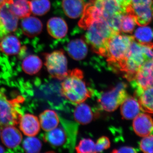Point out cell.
<instances>
[{
  "mask_svg": "<svg viewBox=\"0 0 153 153\" xmlns=\"http://www.w3.org/2000/svg\"><path fill=\"white\" fill-rule=\"evenodd\" d=\"M63 80L60 93L72 104L77 105L84 102L92 95V90L86 85L83 72L80 69L75 68L68 71Z\"/></svg>",
  "mask_w": 153,
  "mask_h": 153,
  "instance_id": "6da1fadb",
  "label": "cell"
},
{
  "mask_svg": "<svg viewBox=\"0 0 153 153\" xmlns=\"http://www.w3.org/2000/svg\"><path fill=\"white\" fill-rule=\"evenodd\" d=\"M153 43L141 44L133 42L128 54L119 66L118 71L123 73L124 77L128 81H133L142 65L153 58Z\"/></svg>",
  "mask_w": 153,
  "mask_h": 153,
  "instance_id": "7a4b0ae2",
  "label": "cell"
},
{
  "mask_svg": "<svg viewBox=\"0 0 153 153\" xmlns=\"http://www.w3.org/2000/svg\"><path fill=\"white\" fill-rule=\"evenodd\" d=\"M85 38L94 52L105 57L110 38L117 33L111 29L103 19L95 20L86 28Z\"/></svg>",
  "mask_w": 153,
  "mask_h": 153,
  "instance_id": "3957f363",
  "label": "cell"
},
{
  "mask_svg": "<svg viewBox=\"0 0 153 153\" xmlns=\"http://www.w3.org/2000/svg\"><path fill=\"white\" fill-rule=\"evenodd\" d=\"M134 36L117 33L113 36L108 41L106 54L108 65L115 70L118 71L119 66L128 54L133 42Z\"/></svg>",
  "mask_w": 153,
  "mask_h": 153,
  "instance_id": "277c9868",
  "label": "cell"
},
{
  "mask_svg": "<svg viewBox=\"0 0 153 153\" xmlns=\"http://www.w3.org/2000/svg\"><path fill=\"white\" fill-rule=\"evenodd\" d=\"M101 12L102 19L116 33H120L121 23L126 12L118 4L116 0H91Z\"/></svg>",
  "mask_w": 153,
  "mask_h": 153,
  "instance_id": "5b68a950",
  "label": "cell"
},
{
  "mask_svg": "<svg viewBox=\"0 0 153 153\" xmlns=\"http://www.w3.org/2000/svg\"><path fill=\"white\" fill-rule=\"evenodd\" d=\"M126 88V84L120 82L110 90L102 94L97 100L100 108L108 112L117 109L128 96Z\"/></svg>",
  "mask_w": 153,
  "mask_h": 153,
  "instance_id": "8992f818",
  "label": "cell"
},
{
  "mask_svg": "<svg viewBox=\"0 0 153 153\" xmlns=\"http://www.w3.org/2000/svg\"><path fill=\"white\" fill-rule=\"evenodd\" d=\"M17 99L10 100L0 91V126H6L19 124L22 117Z\"/></svg>",
  "mask_w": 153,
  "mask_h": 153,
  "instance_id": "52a82bcc",
  "label": "cell"
},
{
  "mask_svg": "<svg viewBox=\"0 0 153 153\" xmlns=\"http://www.w3.org/2000/svg\"><path fill=\"white\" fill-rule=\"evenodd\" d=\"M126 12L134 17L137 25L147 26L153 19V0H131Z\"/></svg>",
  "mask_w": 153,
  "mask_h": 153,
  "instance_id": "ba28073f",
  "label": "cell"
},
{
  "mask_svg": "<svg viewBox=\"0 0 153 153\" xmlns=\"http://www.w3.org/2000/svg\"><path fill=\"white\" fill-rule=\"evenodd\" d=\"M45 65L53 78L63 80L68 74L67 60L64 52L57 50L44 55Z\"/></svg>",
  "mask_w": 153,
  "mask_h": 153,
  "instance_id": "9c48e42d",
  "label": "cell"
},
{
  "mask_svg": "<svg viewBox=\"0 0 153 153\" xmlns=\"http://www.w3.org/2000/svg\"><path fill=\"white\" fill-rule=\"evenodd\" d=\"M131 82L134 88L146 89L153 88V58L142 65Z\"/></svg>",
  "mask_w": 153,
  "mask_h": 153,
  "instance_id": "30bf717a",
  "label": "cell"
},
{
  "mask_svg": "<svg viewBox=\"0 0 153 153\" xmlns=\"http://www.w3.org/2000/svg\"><path fill=\"white\" fill-rule=\"evenodd\" d=\"M19 18L10 9L9 4H6L0 8V40L18 28Z\"/></svg>",
  "mask_w": 153,
  "mask_h": 153,
  "instance_id": "8fae6325",
  "label": "cell"
},
{
  "mask_svg": "<svg viewBox=\"0 0 153 153\" xmlns=\"http://www.w3.org/2000/svg\"><path fill=\"white\" fill-rule=\"evenodd\" d=\"M133 128L135 133L140 137L149 135L153 131V120L149 115L140 113L134 118Z\"/></svg>",
  "mask_w": 153,
  "mask_h": 153,
  "instance_id": "7c38bea8",
  "label": "cell"
},
{
  "mask_svg": "<svg viewBox=\"0 0 153 153\" xmlns=\"http://www.w3.org/2000/svg\"><path fill=\"white\" fill-rule=\"evenodd\" d=\"M19 124L21 131L28 137L37 135L41 129L38 117L30 114H26L22 116Z\"/></svg>",
  "mask_w": 153,
  "mask_h": 153,
  "instance_id": "4fadbf2b",
  "label": "cell"
},
{
  "mask_svg": "<svg viewBox=\"0 0 153 153\" xmlns=\"http://www.w3.org/2000/svg\"><path fill=\"white\" fill-rule=\"evenodd\" d=\"M4 145L10 149L17 147L22 143L23 136L21 132L13 126L4 127L1 133Z\"/></svg>",
  "mask_w": 153,
  "mask_h": 153,
  "instance_id": "5bb4252c",
  "label": "cell"
},
{
  "mask_svg": "<svg viewBox=\"0 0 153 153\" xmlns=\"http://www.w3.org/2000/svg\"><path fill=\"white\" fill-rule=\"evenodd\" d=\"M47 29L49 35L55 39L64 38L68 32L66 22L59 17H53L49 19L47 22Z\"/></svg>",
  "mask_w": 153,
  "mask_h": 153,
  "instance_id": "9a60e30c",
  "label": "cell"
},
{
  "mask_svg": "<svg viewBox=\"0 0 153 153\" xmlns=\"http://www.w3.org/2000/svg\"><path fill=\"white\" fill-rule=\"evenodd\" d=\"M135 88V97L139 102L141 110L153 114V88L146 89Z\"/></svg>",
  "mask_w": 153,
  "mask_h": 153,
  "instance_id": "2e32d148",
  "label": "cell"
},
{
  "mask_svg": "<svg viewBox=\"0 0 153 153\" xmlns=\"http://www.w3.org/2000/svg\"><path fill=\"white\" fill-rule=\"evenodd\" d=\"M43 24L40 19L30 16L24 18L21 22V27L24 35L29 38L39 35L43 30Z\"/></svg>",
  "mask_w": 153,
  "mask_h": 153,
  "instance_id": "e0dca14e",
  "label": "cell"
},
{
  "mask_svg": "<svg viewBox=\"0 0 153 153\" xmlns=\"http://www.w3.org/2000/svg\"><path fill=\"white\" fill-rule=\"evenodd\" d=\"M121 105V114L125 119H134L140 111V107L137 100L131 96H128Z\"/></svg>",
  "mask_w": 153,
  "mask_h": 153,
  "instance_id": "ac0fdd59",
  "label": "cell"
},
{
  "mask_svg": "<svg viewBox=\"0 0 153 153\" xmlns=\"http://www.w3.org/2000/svg\"><path fill=\"white\" fill-rule=\"evenodd\" d=\"M22 48L19 39L13 35H7L0 41V51L7 55H18Z\"/></svg>",
  "mask_w": 153,
  "mask_h": 153,
  "instance_id": "d6986e66",
  "label": "cell"
},
{
  "mask_svg": "<svg viewBox=\"0 0 153 153\" xmlns=\"http://www.w3.org/2000/svg\"><path fill=\"white\" fill-rule=\"evenodd\" d=\"M67 50L69 56L76 60H82L87 55V45L81 39H75L69 42Z\"/></svg>",
  "mask_w": 153,
  "mask_h": 153,
  "instance_id": "ffe728a7",
  "label": "cell"
},
{
  "mask_svg": "<svg viewBox=\"0 0 153 153\" xmlns=\"http://www.w3.org/2000/svg\"><path fill=\"white\" fill-rule=\"evenodd\" d=\"M85 4L83 0H63L62 7L64 13L71 19H76L83 13Z\"/></svg>",
  "mask_w": 153,
  "mask_h": 153,
  "instance_id": "44dd1931",
  "label": "cell"
},
{
  "mask_svg": "<svg viewBox=\"0 0 153 153\" xmlns=\"http://www.w3.org/2000/svg\"><path fill=\"white\" fill-rule=\"evenodd\" d=\"M39 122L42 129L47 132L57 127L60 120L57 113L52 110L47 109L39 115Z\"/></svg>",
  "mask_w": 153,
  "mask_h": 153,
  "instance_id": "7402d4cb",
  "label": "cell"
},
{
  "mask_svg": "<svg viewBox=\"0 0 153 153\" xmlns=\"http://www.w3.org/2000/svg\"><path fill=\"white\" fill-rule=\"evenodd\" d=\"M77 105L74 109V113L75 120L82 125L90 123L94 117L91 108L88 105L82 102Z\"/></svg>",
  "mask_w": 153,
  "mask_h": 153,
  "instance_id": "603a6c76",
  "label": "cell"
},
{
  "mask_svg": "<svg viewBox=\"0 0 153 153\" xmlns=\"http://www.w3.org/2000/svg\"><path fill=\"white\" fill-rule=\"evenodd\" d=\"M43 65L42 60L36 55H31L25 57L22 63V68L25 73L33 75L38 73Z\"/></svg>",
  "mask_w": 153,
  "mask_h": 153,
  "instance_id": "cb8c5ba5",
  "label": "cell"
},
{
  "mask_svg": "<svg viewBox=\"0 0 153 153\" xmlns=\"http://www.w3.org/2000/svg\"><path fill=\"white\" fill-rule=\"evenodd\" d=\"M9 5L11 12L19 19L30 16L31 10L29 0H13Z\"/></svg>",
  "mask_w": 153,
  "mask_h": 153,
  "instance_id": "d4e9b609",
  "label": "cell"
},
{
  "mask_svg": "<svg viewBox=\"0 0 153 153\" xmlns=\"http://www.w3.org/2000/svg\"><path fill=\"white\" fill-rule=\"evenodd\" d=\"M30 4L31 12L36 16H44L51 8L49 0H31Z\"/></svg>",
  "mask_w": 153,
  "mask_h": 153,
  "instance_id": "484cf974",
  "label": "cell"
},
{
  "mask_svg": "<svg viewBox=\"0 0 153 153\" xmlns=\"http://www.w3.org/2000/svg\"><path fill=\"white\" fill-rule=\"evenodd\" d=\"M134 37L136 41L141 44H152L151 42L153 39V30L146 26H142L136 30Z\"/></svg>",
  "mask_w": 153,
  "mask_h": 153,
  "instance_id": "4316f807",
  "label": "cell"
},
{
  "mask_svg": "<svg viewBox=\"0 0 153 153\" xmlns=\"http://www.w3.org/2000/svg\"><path fill=\"white\" fill-rule=\"evenodd\" d=\"M42 144L40 140L34 136L28 137L24 140L23 147L26 152L37 153L40 152Z\"/></svg>",
  "mask_w": 153,
  "mask_h": 153,
  "instance_id": "83f0119b",
  "label": "cell"
},
{
  "mask_svg": "<svg viewBox=\"0 0 153 153\" xmlns=\"http://www.w3.org/2000/svg\"><path fill=\"white\" fill-rule=\"evenodd\" d=\"M135 19L131 15L126 13L123 15L121 23V31L124 33H131L133 32L136 25Z\"/></svg>",
  "mask_w": 153,
  "mask_h": 153,
  "instance_id": "f1b7e54d",
  "label": "cell"
},
{
  "mask_svg": "<svg viewBox=\"0 0 153 153\" xmlns=\"http://www.w3.org/2000/svg\"><path fill=\"white\" fill-rule=\"evenodd\" d=\"M95 145V143L92 140L84 138L79 141L75 149L78 153H94Z\"/></svg>",
  "mask_w": 153,
  "mask_h": 153,
  "instance_id": "f546056e",
  "label": "cell"
},
{
  "mask_svg": "<svg viewBox=\"0 0 153 153\" xmlns=\"http://www.w3.org/2000/svg\"><path fill=\"white\" fill-rule=\"evenodd\" d=\"M140 147L143 152L153 153V135L144 137L140 142Z\"/></svg>",
  "mask_w": 153,
  "mask_h": 153,
  "instance_id": "4dcf8cb0",
  "label": "cell"
},
{
  "mask_svg": "<svg viewBox=\"0 0 153 153\" xmlns=\"http://www.w3.org/2000/svg\"><path fill=\"white\" fill-rule=\"evenodd\" d=\"M110 142L107 137L102 136L100 138L95 144L94 153L101 152L110 146Z\"/></svg>",
  "mask_w": 153,
  "mask_h": 153,
  "instance_id": "1f68e13d",
  "label": "cell"
},
{
  "mask_svg": "<svg viewBox=\"0 0 153 153\" xmlns=\"http://www.w3.org/2000/svg\"><path fill=\"white\" fill-rule=\"evenodd\" d=\"M137 149L131 147L125 146L123 147L118 149H114L112 151L113 153H137Z\"/></svg>",
  "mask_w": 153,
  "mask_h": 153,
  "instance_id": "d6a6232c",
  "label": "cell"
},
{
  "mask_svg": "<svg viewBox=\"0 0 153 153\" xmlns=\"http://www.w3.org/2000/svg\"><path fill=\"white\" fill-rule=\"evenodd\" d=\"M119 5L126 11L127 7L130 4L131 0H116Z\"/></svg>",
  "mask_w": 153,
  "mask_h": 153,
  "instance_id": "836d02e7",
  "label": "cell"
},
{
  "mask_svg": "<svg viewBox=\"0 0 153 153\" xmlns=\"http://www.w3.org/2000/svg\"><path fill=\"white\" fill-rule=\"evenodd\" d=\"M6 4H7V0H0V8Z\"/></svg>",
  "mask_w": 153,
  "mask_h": 153,
  "instance_id": "e575fe53",
  "label": "cell"
},
{
  "mask_svg": "<svg viewBox=\"0 0 153 153\" xmlns=\"http://www.w3.org/2000/svg\"><path fill=\"white\" fill-rule=\"evenodd\" d=\"M5 149L2 146L0 145V153H4V152Z\"/></svg>",
  "mask_w": 153,
  "mask_h": 153,
  "instance_id": "d590c367",
  "label": "cell"
},
{
  "mask_svg": "<svg viewBox=\"0 0 153 153\" xmlns=\"http://www.w3.org/2000/svg\"><path fill=\"white\" fill-rule=\"evenodd\" d=\"M7 4H11L13 3V0H7Z\"/></svg>",
  "mask_w": 153,
  "mask_h": 153,
  "instance_id": "8d00e7d4",
  "label": "cell"
},
{
  "mask_svg": "<svg viewBox=\"0 0 153 153\" xmlns=\"http://www.w3.org/2000/svg\"><path fill=\"white\" fill-rule=\"evenodd\" d=\"M1 130H0V136H1Z\"/></svg>",
  "mask_w": 153,
  "mask_h": 153,
  "instance_id": "74e56055",
  "label": "cell"
}]
</instances>
